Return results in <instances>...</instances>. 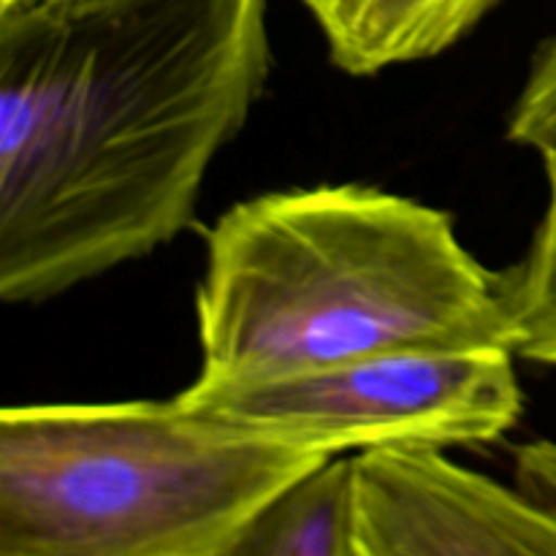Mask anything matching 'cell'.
Returning a JSON list of instances; mask_svg holds the SVG:
<instances>
[{
    "label": "cell",
    "mask_w": 556,
    "mask_h": 556,
    "mask_svg": "<svg viewBox=\"0 0 556 556\" xmlns=\"http://www.w3.org/2000/svg\"><path fill=\"white\" fill-rule=\"evenodd\" d=\"M201 375L261 378L407 348H510L500 280L451 215L364 185L277 190L206 233Z\"/></svg>",
    "instance_id": "7a4b0ae2"
},
{
    "label": "cell",
    "mask_w": 556,
    "mask_h": 556,
    "mask_svg": "<svg viewBox=\"0 0 556 556\" xmlns=\"http://www.w3.org/2000/svg\"><path fill=\"white\" fill-rule=\"evenodd\" d=\"M220 556H356L353 456H334L277 494Z\"/></svg>",
    "instance_id": "52a82bcc"
},
{
    "label": "cell",
    "mask_w": 556,
    "mask_h": 556,
    "mask_svg": "<svg viewBox=\"0 0 556 556\" xmlns=\"http://www.w3.org/2000/svg\"><path fill=\"white\" fill-rule=\"evenodd\" d=\"M510 348H407L261 378L199 375L177 405L244 438L324 456L494 443L525 410Z\"/></svg>",
    "instance_id": "277c9868"
},
{
    "label": "cell",
    "mask_w": 556,
    "mask_h": 556,
    "mask_svg": "<svg viewBox=\"0 0 556 556\" xmlns=\"http://www.w3.org/2000/svg\"><path fill=\"white\" fill-rule=\"evenodd\" d=\"M334 456L244 438L168 402L0 413V556H220Z\"/></svg>",
    "instance_id": "3957f363"
},
{
    "label": "cell",
    "mask_w": 556,
    "mask_h": 556,
    "mask_svg": "<svg viewBox=\"0 0 556 556\" xmlns=\"http://www.w3.org/2000/svg\"><path fill=\"white\" fill-rule=\"evenodd\" d=\"M337 68L372 76L459 43L500 0H299Z\"/></svg>",
    "instance_id": "8992f818"
},
{
    "label": "cell",
    "mask_w": 556,
    "mask_h": 556,
    "mask_svg": "<svg viewBox=\"0 0 556 556\" xmlns=\"http://www.w3.org/2000/svg\"><path fill=\"white\" fill-rule=\"evenodd\" d=\"M25 3H30V0H0V11L20 9V5H25Z\"/></svg>",
    "instance_id": "30bf717a"
},
{
    "label": "cell",
    "mask_w": 556,
    "mask_h": 556,
    "mask_svg": "<svg viewBox=\"0 0 556 556\" xmlns=\"http://www.w3.org/2000/svg\"><path fill=\"white\" fill-rule=\"evenodd\" d=\"M508 136L535 152L556 141V33L543 41L532 60L521 96L508 117Z\"/></svg>",
    "instance_id": "9c48e42d"
},
{
    "label": "cell",
    "mask_w": 556,
    "mask_h": 556,
    "mask_svg": "<svg viewBox=\"0 0 556 556\" xmlns=\"http://www.w3.org/2000/svg\"><path fill=\"white\" fill-rule=\"evenodd\" d=\"M546 210L525 258L500 271V293L516 337V356L556 367V141L543 147Z\"/></svg>",
    "instance_id": "ba28073f"
},
{
    "label": "cell",
    "mask_w": 556,
    "mask_h": 556,
    "mask_svg": "<svg viewBox=\"0 0 556 556\" xmlns=\"http://www.w3.org/2000/svg\"><path fill=\"white\" fill-rule=\"evenodd\" d=\"M269 65L266 0L0 11V299L47 302L177 239Z\"/></svg>",
    "instance_id": "6da1fadb"
},
{
    "label": "cell",
    "mask_w": 556,
    "mask_h": 556,
    "mask_svg": "<svg viewBox=\"0 0 556 556\" xmlns=\"http://www.w3.org/2000/svg\"><path fill=\"white\" fill-rule=\"evenodd\" d=\"M356 556H556V443L516 451L514 478L391 445L353 454Z\"/></svg>",
    "instance_id": "5b68a950"
},
{
    "label": "cell",
    "mask_w": 556,
    "mask_h": 556,
    "mask_svg": "<svg viewBox=\"0 0 556 556\" xmlns=\"http://www.w3.org/2000/svg\"><path fill=\"white\" fill-rule=\"evenodd\" d=\"M33 3H38V0H30V3H25V5H33ZM20 9H22V5H20Z\"/></svg>",
    "instance_id": "8fae6325"
}]
</instances>
